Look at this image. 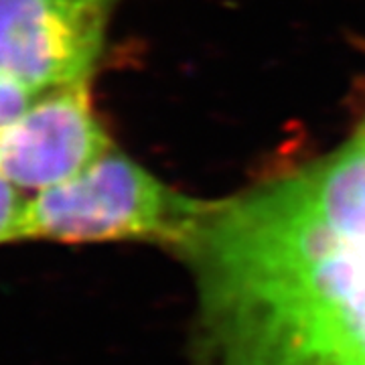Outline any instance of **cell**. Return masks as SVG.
Instances as JSON below:
<instances>
[{"label": "cell", "instance_id": "6", "mask_svg": "<svg viewBox=\"0 0 365 365\" xmlns=\"http://www.w3.org/2000/svg\"><path fill=\"white\" fill-rule=\"evenodd\" d=\"M35 98V93H31L25 88H21L19 83H14L11 79L0 78V130L13 120L31 100Z\"/></svg>", "mask_w": 365, "mask_h": 365}, {"label": "cell", "instance_id": "7", "mask_svg": "<svg viewBox=\"0 0 365 365\" xmlns=\"http://www.w3.org/2000/svg\"><path fill=\"white\" fill-rule=\"evenodd\" d=\"M359 134H364L365 136V122H364V126H361V130H359Z\"/></svg>", "mask_w": 365, "mask_h": 365}, {"label": "cell", "instance_id": "5", "mask_svg": "<svg viewBox=\"0 0 365 365\" xmlns=\"http://www.w3.org/2000/svg\"><path fill=\"white\" fill-rule=\"evenodd\" d=\"M26 197L0 177V246L19 242Z\"/></svg>", "mask_w": 365, "mask_h": 365}, {"label": "cell", "instance_id": "4", "mask_svg": "<svg viewBox=\"0 0 365 365\" xmlns=\"http://www.w3.org/2000/svg\"><path fill=\"white\" fill-rule=\"evenodd\" d=\"M114 148L91 79L37 93L0 130V177L33 195L69 181Z\"/></svg>", "mask_w": 365, "mask_h": 365}, {"label": "cell", "instance_id": "3", "mask_svg": "<svg viewBox=\"0 0 365 365\" xmlns=\"http://www.w3.org/2000/svg\"><path fill=\"white\" fill-rule=\"evenodd\" d=\"M116 0H0V78L31 93L91 79Z\"/></svg>", "mask_w": 365, "mask_h": 365}, {"label": "cell", "instance_id": "1", "mask_svg": "<svg viewBox=\"0 0 365 365\" xmlns=\"http://www.w3.org/2000/svg\"><path fill=\"white\" fill-rule=\"evenodd\" d=\"M195 365H365V136L213 201L185 254Z\"/></svg>", "mask_w": 365, "mask_h": 365}, {"label": "cell", "instance_id": "2", "mask_svg": "<svg viewBox=\"0 0 365 365\" xmlns=\"http://www.w3.org/2000/svg\"><path fill=\"white\" fill-rule=\"evenodd\" d=\"M205 203L112 148L78 177L26 197L19 242H153L179 252Z\"/></svg>", "mask_w": 365, "mask_h": 365}]
</instances>
